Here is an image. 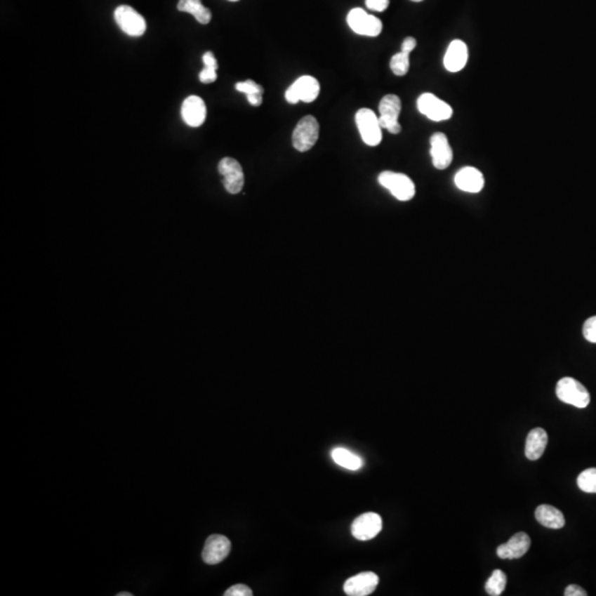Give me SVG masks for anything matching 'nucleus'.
I'll list each match as a JSON object with an SVG mask.
<instances>
[{
    "mask_svg": "<svg viewBox=\"0 0 596 596\" xmlns=\"http://www.w3.org/2000/svg\"><path fill=\"white\" fill-rule=\"evenodd\" d=\"M319 137V124L312 115L303 117L293 132L292 142L295 150L300 152H308L315 146Z\"/></svg>",
    "mask_w": 596,
    "mask_h": 596,
    "instance_id": "3",
    "label": "nucleus"
},
{
    "mask_svg": "<svg viewBox=\"0 0 596 596\" xmlns=\"http://www.w3.org/2000/svg\"><path fill=\"white\" fill-rule=\"evenodd\" d=\"M225 596H252L253 592L244 584H235L225 592Z\"/></svg>",
    "mask_w": 596,
    "mask_h": 596,
    "instance_id": "28",
    "label": "nucleus"
},
{
    "mask_svg": "<svg viewBox=\"0 0 596 596\" xmlns=\"http://www.w3.org/2000/svg\"><path fill=\"white\" fill-rule=\"evenodd\" d=\"M430 143H431V157L434 167L439 171H444L453 161V150L446 135L443 133H435L432 135Z\"/></svg>",
    "mask_w": 596,
    "mask_h": 596,
    "instance_id": "14",
    "label": "nucleus"
},
{
    "mask_svg": "<svg viewBox=\"0 0 596 596\" xmlns=\"http://www.w3.org/2000/svg\"><path fill=\"white\" fill-rule=\"evenodd\" d=\"M555 393L559 400L578 409L586 408L591 401V395L588 389L578 380L570 377L559 380Z\"/></svg>",
    "mask_w": 596,
    "mask_h": 596,
    "instance_id": "1",
    "label": "nucleus"
},
{
    "mask_svg": "<svg viewBox=\"0 0 596 596\" xmlns=\"http://www.w3.org/2000/svg\"><path fill=\"white\" fill-rule=\"evenodd\" d=\"M114 18L121 32L131 37H140L147 29L144 17L129 6H119L114 11Z\"/></svg>",
    "mask_w": 596,
    "mask_h": 596,
    "instance_id": "7",
    "label": "nucleus"
},
{
    "mask_svg": "<svg viewBox=\"0 0 596 596\" xmlns=\"http://www.w3.org/2000/svg\"><path fill=\"white\" fill-rule=\"evenodd\" d=\"M418 110L428 119L434 121H447L453 115V109L446 102L432 93L422 94L418 98Z\"/></svg>",
    "mask_w": 596,
    "mask_h": 596,
    "instance_id": "10",
    "label": "nucleus"
},
{
    "mask_svg": "<svg viewBox=\"0 0 596 596\" xmlns=\"http://www.w3.org/2000/svg\"><path fill=\"white\" fill-rule=\"evenodd\" d=\"M356 124L362 140L368 146H378L382 140L379 117L370 109L359 110L356 113Z\"/></svg>",
    "mask_w": 596,
    "mask_h": 596,
    "instance_id": "5",
    "label": "nucleus"
},
{
    "mask_svg": "<svg viewBox=\"0 0 596 596\" xmlns=\"http://www.w3.org/2000/svg\"><path fill=\"white\" fill-rule=\"evenodd\" d=\"M230 551V540L221 534H212L204 543L202 559L207 564H219L229 555Z\"/></svg>",
    "mask_w": 596,
    "mask_h": 596,
    "instance_id": "12",
    "label": "nucleus"
},
{
    "mask_svg": "<svg viewBox=\"0 0 596 596\" xmlns=\"http://www.w3.org/2000/svg\"><path fill=\"white\" fill-rule=\"evenodd\" d=\"M455 185L460 190L478 194L485 186V178L477 168L464 167L455 175Z\"/></svg>",
    "mask_w": 596,
    "mask_h": 596,
    "instance_id": "17",
    "label": "nucleus"
},
{
    "mask_svg": "<svg viewBox=\"0 0 596 596\" xmlns=\"http://www.w3.org/2000/svg\"><path fill=\"white\" fill-rule=\"evenodd\" d=\"M320 86L317 79L310 75H303L297 79L285 92V98L291 104L302 101L312 103L319 95Z\"/></svg>",
    "mask_w": 596,
    "mask_h": 596,
    "instance_id": "4",
    "label": "nucleus"
},
{
    "mask_svg": "<svg viewBox=\"0 0 596 596\" xmlns=\"http://www.w3.org/2000/svg\"><path fill=\"white\" fill-rule=\"evenodd\" d=\"M218 169L220 175L223 176L225 190L231 194L241 192L244 187V173L238 160L231 157L223 158L220 160Z\"/></svg>",
    "mask_w": 596,
    "mask_h": 596,
    "instance_id": "9",
    "label": "nucleus"
},
{
    "mask_svg": "<svg viewBox=\"0 0 596 596\" xmlns=\"http://www.w3.org/2000/svg\"><path fill=\"white\" fill-rule=\"evenodd\" d=\"M416 47V40L412 37H408L403 41L402 47H401V51L406 52V53H409L410 55L411 52L413 51Z\"/></svg>",
    "mask_w": 596,
    "mask_h": 596,
    "instance_id": "32",
    "label": "nucleus"
},
{
    "mask_svg": "<svg viewBox=\"0 0 596 596\" xmlns=\"http://www.w3.org/2000/svg\"><path fill=\"white\" fill-rule=\"evenodd\" d=\"M565 596H586L588 593H586L585 590L581 588V586L576 585V584H571L568 588H565L564 591Z\"/></svg>",
    "mask_w": 596,
    "mask_h": 596,
    "instance_id": "31",
    "label": "nucleus"
},
{
    "mask_svg": "<svg viewBox=\"0 0 596 596\" xmlns=\"http://www.w3.org/2000/svg\"><path fill=\"white\" fill-rule=\"evenodd\" d=\"M379 584V576L373 572L359 573L343 584V591L349 596H368Z\"/></svg>",
    "mask_w": 596,
    "mask_h": 596,
    "instance_id": "13",
    "label": "nucleus"
},
{
    "mask_svg": "<svg viewBox=\"0 0 596 596\" xmlns=\"http://www.w3.org/2000/svg\"><path fill=\"white\" fill-rule=\"evenodd\" d=\"M177 9L192 15L199 24L208 25L211 21V11L202 5L201 0H179Z\"/></svg>",
    "mask_w": 596,
    "mask_h": 596,
    "instance_id": "21",
    "label": "nucleus"
},
{
    "mask_svg": "<svg viewBox=\"0 0 596 596\" xmlns=\"http://www.w3.org/2000/svg\"><path fill=\"white\" fill-rule=\"evenodd\" d=\"M548 445V434L543 429H534L529 432L526 439V447L524 454L530 461L539 460L540 457L545 453Z\"/></svg>",
    "mask_w": 596,
    "mask_h": 596,
    "instance_id": "19",
    "label": "nucleus"
},
{
    "mask_svg": "<svg viewBox=\"0 0 596 596\" xmlns=\"http://www.w3.org/2000/svg\"><path fill=\"white\" fill-rule=\"evenodd\" d=\"M531 545V539L526 532H518L515 534L508 542L499 545L497 548V555L501 559H519L524 557L529 551Z\"/></svg>",
    "mask_w": 596,
    "mask_h": 596,
    "instance_id": "16",
    "label": "nucleus"
},
{
    "mask_svg": "<svg viewBox=\"0 0 596 596\" xmlns=\"http://www.w3.org/2000/svg\"><path fill=\"white\" fill-rule=\"evenodd\" d=\"M202 61H204V67H212L218 69V61L212 52H206L202 57Z\"/></svg>",
    "mask_w": 596,
    "mask_h": 596,
    "instance_id": "33",
    "label": "nucleus"
},
{
    "mask_svg": "<svg viewBox=\"0 0 596 596\" xmlns=\"http://www.w3.org/2000/svg\"><path fill=\"white\" fill-rule=\"evenodd\" d=\"M181 117L188 126H201L207 117V107L204 100L197 95L187 98L181 106Z\"/></svg>",
    "mask_w": 596,
    "mask_h": 596,
    "instance_id": "15",
    "label": "nucleus"
},
{
    "mask_svg": "<svg viewBox=\"0 0 596 596\" xmlns=\"http://www.w3.org/2000/svg\"><path fill=\"white\" fill-rule=\"evenodd\" d=\"M390 0H366V8L382 13L389 7Z\"/></svg>",
    "mask_w": 596,
    "mask_h": 596,
    "instance_id": "30",
    "label": "nucleus"
},
{
    "mask_svg": "<svg viewBox=\"0 0 596 596\" xmlns=\"http://www.w3.org/2000/svg\"><path fill=\"white\" fill-rule=\"evenodd\" d=\"M217 70L218 69H216V67H204V70L199 74V80L204 84L215 82L218 78Z\"/></svg>",
    "mask_w": 596,
    "mask_h": 596,
    "instance_id": "29",
    "label": "nucleus"
},
{
    "mask_svg": "<svg viewBox=\"0 0 596 596\" xmlns=\"http://www.w3.org/2000/svg\"><path fill=\"white\" fill-rule=\"evenodd\" d=\"M583 336L586 340L596 343V316L588 318L584 323Z\"/></svg>",
    "mask_w": 596,
    "mask_h": 596,
    "instance_id": "27",
    "label": "nucleus"
},
{
    "mask_svg": "<svg viewBox=\"0 0 596 596\" xmlns=\"http://www.w3.org/2000/svg\"><path fill=\"white\" fill-rule=\"evenodd\" d=\"M391 71L397 77H403L409 72L410 69V55L406 52H399L393 55L390 61Z\"/></svg>",
    "mask_w": 596,
    "mask_h": 596,
    "instance_id": "25",
    "label": "nucleus"
},
{
    "mask_svg": "<svg viewBox=\"0 0 596 596\" xmlns=\"http://www.w3.org/2000/svg\"><path fill=\"white\" fill-rule=\"evenodd\" d=\"M331 458L336 464L349 470H358L364 466L362 457L343 447H336L331 451Z\"/></svg>",
    "mask_w": 596,
    "mask_h": 596,
    "instance_id": "22",
    "label": "nucleus"
},
{
    "mask_svg": "<svg viewBox=\"0 0 596 596\" xmlns=\"http://www.w3.org/2000/svg\"><path fill=\"white\" fill-rule=\"evenodd\" d=\"M132 593H129V592H121V593L117 594V596H132Z\"/></svg>",
    "mask_w": 596,
    "mask_h": 596,
    "instance_id": "34",
    "label": "nucleus"
},
{
    "mask_svg": "<svg viewBox=\"0 0 596 596\" xmlns=\"http://www.w3.org/2000/svg\"><path fill=\"white\" fill-rule=\"evenodd\" d=\"M411 1H414V3H420V1H423V0H411Z\"/></svg>",
    "mask_w": 596,
    "mask_h": 596,
    "instance_id": "35",
    "label": "nucleus"
},
{
    "mask_svg": "<svg viewBox=\"0 0 596 596\" xmlns=\"http://www.w3.org/2000/svg\"><path fill=\"white\" fill-rule=\"evenodd\" d=\"M507 584V576L501 570H495L491 573L485 584V590L489 595L499 596L505 591Z\"/></svg>",
    "mask_w": 596,
    "mask_h": 596,
    "instance_id": "23",
    "label": "nucleus"
},
{
    "mask_svg": "<svg viewBox=\"0 0 596 596\" xmlns=\"http://www.w3.org/2000/svg\"><path fill=\"white\" fill-rule=\"evenodd\" d=\"M235 88L241 93L246 94V96L258 95L262 94L263 95L264 88L260 84L254 82L252 80H246L244 82H238L235 84Z\"/></svg>",
    "mask_w": 596,
    "mask_h": 596,
    "instance_id": "26",
    "label": "nucleus"
},
{
    "mask_svg": "<svg viewBox=\"0 0 596 596\" xmlns=\"http://www.w3.org/2000/svg\"><path fill=\"white\" fill-rule=\"evenodd\" d=\"M378 181L400 201H409L416 196V185L404 173L383 171L378 177Z\"/></svg>",
    "mask_w": 596,
    "mask_h": 596,
    "instance_id": "2",
    "label": "nucleus"
},
{
    "mask_svg": "<svg viewBox=\"0 0 596 596\" xmlns=\"http://www.w3.org/2000/svg\"><path fill=\"white\" fill-rule=\"evenodd\" d=\"M536 519L542 526L550 529H561L565 524L564 516L559 509L550 505H541L536 509Z\"/></svg>",
    "mask_w": 596,
    "mask_h": 596,
    "instance_id": "20",
    "label": "nucleus"
},
{
    "mask_svg": "<svg viewBox=\"0 0 596 596\" xmlns=\"http://www.w3.org/2000/svg\"><path fill=\"white\" fill-rule=\"evenodd\" d=\"M402 103L399 96L388 94L383 96L379 104V123L382 128L387 129L391 134H399L401 125L399 123Z\"/></svg>",
    "mask_w": 596,
    "mask_h": 596,
    "instance_id": "6",
    "label": "nucleus"
},
{
    "mask_svg": "<svg viewBox=\"0 0 596 596\" xmlns=\"http://www.w3.org/2000/svg\"><path fill=\"white\" fill-rule=\"evenodd\" d=\"M578 488L588 494H596V468H588L578 475Z\"/></svg>",
    "mask_w": 596,
    "mask_h": 596,
    "instance_id": "24",
    "label": "nucleus"
},
{
    "mask_svg": "<svg viewBox=\"0 0 596 596\" xmlns=\"http://www.w3.org/2000/svg\"><path fill=\"white\" fill-rule=\"evenodd\" d=\"M468 61V48L462 40H453L447 48L444 67L452 73L460 72Z\"/></svg>",
    "mask_w": 596,
    "mask_h": 596,
    "instance_id": "18",
    "label": "nucleus"
},
{
    "mask_svg": "<svg viewBox=\"0 0 596 596\" xmlns=\"http://www.w3.org/2000/svg\"><path fill=\"white\" fill-rule=\"evenodd\" d=\"M229 1H239V0H229Z\"/></svg>",
    "mask_w": 596,
    "mask_h": 596,
    "instance_id": "36",
    "label": "nucleus"
},
{
    "mask_svg": "<svg viewBox=\"0 0 596 596\" xmlns=\"http://www.w3.org/2000/svg\"><path fill=\"white\" fill-rule=\"evenodd\" d=\"M347 22L351 30L360 36L378 37L382 32L381 20L362 8L349 11Z\"/></svg>",
    "mask_w": 596,
    "mask_h": 596,
    "instance_id": "8",
    "label": "nucleus"
},
{
    "mask_svg": "<svg viewBox=\"0 0 596 596\" xmlns=\"http://www.w3.org/2000/svg\"><path fill=\"white\" fill-rule=\"evenodd\" d=\"M382 529V519L376 512H366L355 519L351 524V534L356 539L368 541L377 537Z\"/></svg>",
    "mask_w": 596,
    "mask_h": 596,
    "instance_id": "11",
    "label": "nucleus"
}]
</instances>
